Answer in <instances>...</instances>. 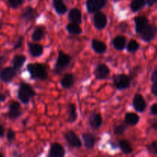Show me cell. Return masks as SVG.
<instances>
[{
  "label": "cell",
  "mask_w": 157,
  "mask_h": 157,
  "mask_svg": "<svg viewBox=\"0 0 157 157\" xmlns=\"http://www.w3.org/2000/svg\"><path fill=\"white\" fill-rule=\"evenodd\" d=\"M65 150L64 148L58 143H54L51 145L48 157H64Z\"/></svg>",
  "instance_id": "obj_15"
},
{
  "label": "cell",
  "mask_w": 157,
  "mask_h": 157,
  "mask_svg": "<svg viewBox=\"0 0 157 157\" xmlns=\"http://www.w3.org/2000/svg\"><path fill=\"white\" fill-rule=\"evenodd\" d=\"M127 29H128V24L125 21H123L119 24V30L121 32H122L123 33H125L127 32Z\"/></svg>",
  "instance_id": "obj_37"
},
{
  "label": "cell",
  "mask_w": 157,
  "mask_h": 157,
  "mask_svg": "<svg viewBox=\"0 0 157 157\" xmlns=\"http://www.w3.org/2000/svg\"><path fill=\"white\" fill-rule=\"evenodd\" d=\"M64 138H65L67 144L72 147H75V148H80L82 146V142L80 140L79 136L75 133V131L73 130H69L64 135Z\"/></svg>",
  "instance_id": "obj_12"
},
{
  "label": "cell",
  "mask_w": 157,
  "mask_h": 157,
  "mask_svg": "<svg viewBox=\"0 0 157 157\" xmlns=\"http://www.w3.org/2000/svg\"><path fill=\"white\" fill-rule=\"evenodd\" d=\"M151 92L152 94H153V95H154V97H157V83H154V84H153V85H152V88H151Z\"/></svg>",
  "instance_id": "obj_40"
},
{
  "label": "cell",
  "mask_w": 157,
  "mask_h": 157,
  "mask_svg": "<svg viewBox=\"0 0 157 157\" xmlns=\"http://www.w3.org/2000/svg\"><path fill=\"white\" fill-rule=\"evenodd\" d=\"M22 114L21 110V104L18 101H12L9 107V111L7 115L10 120H16Z\"/></svg>",
  "instance_id": "obj_9"
},
{
  "label": "cell",
  "mask_w": 157,
  "mask_h": 157,
  "mask_svg": "<svg viewBox=\"0 0 157 157\" xmlns=\"http://www.w3.org/2000/svg\"><path fill=\"white\" fill-rule=\"evenodd\" d=\"M156 110H157V104L156 103H154V104L151 106V107H150V113H151L152 115H153V116H156L157 115Z\"/></svg>",
  "instance_id": "obj_38"
},
{
  "label": "cell",
  "mask_w": 157,
  "mask_h": 157,
  "mask_svg": "<svg viewBox=\"0 0 157 157\" xmlns=\"http://www.w3.org/2000/svg\"><path fill=\"white\" fill-rule=\"evenodd\" d=\"M141 39L144 41V42L150 43L152 41L156 38V28L154 25L152 24H147L146 27L144 28L140 32Z\"/></svg>",
  "instance_id": "obj_5"
},
{
  "label": "cell",
  "mask_w": 157,
  "mask_h": 157,
  "mask_svg": "<svg viewBox=\"0 0 157 157\" xmlns=\"http://www.w3.org/2000/svg\"><path fill=\"white\" fill-rule=\"evenodd\" d=\"M103 124V118L101 113H94L89 117V124L94 130H98Z\"/></svg>",
  "instance_id": "obj_16"
},
{
  "label": "cell",
  "mask_w": 157,
  "mask_h": 157,
  "mask_svg": "<svg viewBox=\"0 0 157 157\" xmlns=\"http://www.w3.org/2000/svg\"><path fill=\"white\" fill-rule=\"evenodd\" d=\"M0 157H4V156H3V155L2 154V153H0Z\"/></svg>",
  "instance_id": "obj_46"
},
{
  "label": "cell",
  "mask_w": 157,
  "mask_h": 157,
  "mask_svg": "<svg viewBox=\"0 0 157 157\" xmlns=\"http://www.w3.org/2000/svg\"><path fill=\"white\" fill-rule=\"evenodd\" d=\"M66 30L71 35H79L82 33V29L77 23L70 22L66 25Z\"/></svg>",
  "instance_id": "obj_28"
},
{
  "label": "cell",
  "mask_w": 157,
  "mask_h": 157,
  "mask_svg": "<svg viewBox=\"0 0 157 157\" xmlns=\"http://www.w3.org/2000/svg\"><path fill=\"white\" fill-rule=\"evenodd\" d=\"M157 2V0H147L146 1V2L147 3V5H148L149 6H153V5L156 4Z\"/></svg>",
  "instance_id": "obj_42"
},
{
  "label": "cell",
  "mask_w": 157,
  "mask_h": 157,
  "mask_svg": "<svg viewBox=\"0 0 157 157\" xmlns=\"http://www.w3.org/2000/svg\"><path fill=\"white\" fill-rule=\"evenodd\" d=\"M6 61V57L5 56H0V66L2 65L3 63Z\"/></svg>",
  "instance_id": "obj_44"
},
{
  "label": "cell",
  "mask_w": 157,
  "mask_h": 157,
  "mask_svg": "<svg viewBox=\"0 0 157 157\" xmlns=\"http://www.w3.org/2000/svg\"><path fill=\"white\" fill-rule=\"evenodd\" d=\"M118 146H119L120 149L126 154H129L133 152V148L127 140H121L118 142Z\"/></svg>",
  "instance_id": "obj_30"
},
{
  "label": "cell",
  "mask_w": 157,
  "mask_h": 157,
  "mask_svg": "<svg viewBox=\"0 0 157 157\" xmlns=\"http://www.w3.org/2000/svg\"><path fill=\"white\" fill-rule=\"evenodd\" d=\"M127 127L128 126L125 124L124 122L121 123L118 125H116L113 127V133L116 135H121L124 133H125L126 130H127Z\"/></svg>",
  "instance_id": "obj_32"
},
{
  "label": "cell",
  "mask_w": 157,
  "mask_h": 157,
  "mask_svg": "<svg viewBox=\"0 0 157 157\" xmlns=\"http://www.w3.org/2000/svg\"><path fill=\"white\" fill-rule=\"evenodd\" d=\"M125 48L129 53H135L140 49V44L135 39H130Z\"/></svg>",
  "instance_id": "obj_31"
},
{
  "label": "cell",
  "mask_w": 157,
  "mask_h": 157,
  "mask_svg": "<svg viewBox=\"0 0 157 157\" xmlns=\"http://www.w3.org/2000/svg\"><path fill=\"white\" fill-rule=\"evenodd\" d=\"M148 150L150 151V153H153V154L156 155L157 153V149H156V142L154 141L153 143H152L150 145L148 146Z\"/></svg>",
  "instance_id": "obj_36"
},
{
  "label": "cell",
  "mask_w": 157,
  "mask_h": 157,
  "mask_svg": "<svg viewBox=\"0 0 157 157\" xmlns=\"http://www.w3.org/2000/svg\"><path fill=\"white\" fill-rule=\"evenodd\" d=\"M133 106L135 110L139 113H144L145 111L147 104L142 94L137 93L134 95L133 99Z\"/></svg>",
  "instance_id": "obj_10"
},
{
  "label": "cell",
  "mask_w": 157,
  "mask_h": 157,
  "mask_svg": "<svg viewBox=\"0 0 157 157\" xmlns=\"http://www.w3.org/2000/svg\"><path fill=\"white\" fill-rule=\"evenodd\" d=\"M75 82V78L72 74H66L60 80V84L64 89H69L73 87Z\"/></svg>",
  "instance_id": "obj_21"
},
{
  "label": "cell",
  "mask_w": 157,
  "mask_h": 157,
  "mask_svg": "<svg viewBox=\"0 0 157 157\" xmlns=\"http://www.w3.org/2000/svg\"><path fill=\"white\" fill-rule=\"evenodd\" d=\"M28 48L29 54L33 58H38L44 52V47L36 42H28Z\"/></svg>",
  "instance_id": "obj_14"
},
{
  "label": "cell",
  "mask_w": 157,
  "mask_h": 157,
  "mask_svg": "<svg viewBox=\"0 0 157 157\" xmlns=\"http://www.w3.org/2000/svg\"><path fill=\"white\" fill-rule=\"evenodd\" d=\"M17 75V71L12 67H4L0 71V80L2 82L9 83L11 82Z\"/></svg>",
  "instance_id": "obj_11"
},
{
  "label": "cell",
  "mask_w": 157,
  "mask_h": 157,
  "mask_svg": "<svg viewBox=\"0 0 157 157\" xmlns=\"http://www.w3.org/2000/svg\"><path fill=\"white\" fill-rule=\"evenodd\" d=\"M30 78L33 80L45 81L48 78V72L45 64L41 63H30L26 67Z\"/></svg>",
  "instance_id": "obj_1"
},
{
  "label": "cell",
  "mask_w": 157,
  "mask_h": 157,
  "mask_svg": "<svg viewBox=\"0 0 157 157\" xmlns=\"http://www.w3.org/2000/svg\"><path fill=\"white\" fill-rule=\"evenodd\" d=\"M151 81L153 84H154V83H157V70H156V68H155L154 70H153V73H152Z\"/></svg>",
  "instance_id": "obj_39"
},
{
  "label": "cell",
  "mask_w": 157,
  "mask_h": 157,
  "mask_svg": "<svg viewBox=\"0 0 157 157\" xmlns=\"http://www.w3.org/2000/svg\"><path fill=\"white\" fill-rule=\"evenodd\" d=\"M6 100V96L4 94H0V102H4Z\"/></svg>",
  "instance_id": "obj_43"
},
{
  "label": "cell",
  "mask_w": 157,
  "mask_h": 157,
  "mask_svg": "<svg viewBox=\"0 0 157 157\" xmlns=\"http://www.w3.org/2000/svg\"><path fill=\"white\" fill-rule=\"evenodd\" d=\"M23 41H24V37L23 36H19L18 38V39L16 40V41L15 42L13 45V49L15 50V49H18L22 46Z\"/></svg>",
  "instance_id": "obj_35"
},
{
  "label": "cell",
  "mask_w": 157,
  "mask_h": 157,
  "mask_svg": "<svg viewBox=\"0 0 157 157\" xmlns=\"http://www.w3.org/2000/svg\"><path fill=\"white\" fill-rule=\"evenodd\" d=\"M82 139L84 140V147L87 149H93L97 141L94 134L90 133H84L82 134Z\"/></svg>",
  "instance_id": "obj_23"
},
{
  "label": "cell",
  "mask_w": 157,
  "mask_h": 157,
  "mask_svg": "<svg viewBox=\"0 0 157 157\" xmlns=\"http://www.w3.org/2000/svg\"><path fill=\"white\" fill-rule=\"evenodd\" d=\"M15 139V132L12 129H9L7 131V140L9 143H12Z\"/></svg>",
  "instance_id": "obj_34"
},
{
  "label": "cell",
  "mask_w": 157,
  "mask_h": 157,
  "mask_svg": "<svg viewBox=\"0 0 157 157\" xmlns=\"http://www.w3.org/2000/svg\"><path fill=\"white\" fill-rule=\"evenodd\" d=\"M94 26L98 30L101 31L107 25V16L103 12L98 11L94 13L93 16Z\"/></svg>",
  "instance_id": "obj_6"
},
{
  "label": "cell",
  "mask_w": 157,
  "mask_h": 157,
  "mask_svg": "<svg viewBox=\"0 0 157 157\" xmlns=\"http://www.w3.org/2000/svg\"><path fill=\"white\" fill-rule=\"evenodd\" d=\"M68 20L70 22L81 25L82 23V13L81 10L77 8L71 9L68 13Z\"/></svg>",
  "instance_id": "obj_19"
},
{
  "label": "cell",
  "mask_w": 157,
  "mask_h": 157,
  "mask_svg": "<svg viewBox=\"0 0 157 157\" xmlns=\"http://www.w3.org/2000/svg\"><path fill=\"white\" fill-rule=\"evenodd\" d=\"M46 35V29L43 25H38L35 28L32 34V39L34 42L40 41L44 38Z\"/></svg>",
  "instance_id": "obj_20"
},
{
  "label": "cell",
  "mask_w": 157,
  "mask_h": 157,
  "mask_svg": "<svg viewBox=\"0 0 157 157\" xmlns=\"http://www.w3.org/2000/svg\"><path fill=\"white\" fill-rule=\"evenodd\" d=\"M151 128L154 129L155 130H157V122H156V120H154V121H153V125H151Z\"/></svg>",
  "instance_id": "obj_45"
},
{
  "label": "cell",
  "mask_w": 157,
  "mask_h": 157,
  "mask_svg": "<svg viewBox=\"0 0 157 157\" xmlns=\"http://www.w3.org/2000/svg\"><path fill=\"white\" fill-rule=\"evenodd\" d=\"M35 90L33 87L29 84L25 82H21L19 84L18 91H17V96L18 100L22 103L23 104H29L32 98L35 96Z\"/></svg>",
  "instance_id": "obj_2"
},
{
  "label": "cell",
  "mask_w": 157,
  "mask_h": 157,
  "mask_svg": "<svg viewBox=\"0 0 157 157\" xmlns=\"http://www.w3.org/2000/svg\"><path fill=\"white\" fill-rule=\"evenodd\" d=\"M26 57L24 55H14L13 58L12 60V67L15 71H19L22 67L24 64L25 63Z\"/></svg>",
  "instance_id": "obj_22"
},
{
  "label": "cell",
  "mask_w": 157,
  "mask_h": 157,
  "mask_svg": "<svg viewBox=\"0 0 157 157\" xmlns=\"http://www.w3.org/2000/svg\"><path fill=\"white\" fill-rule=\"evenodd\" d=\"M146 4H147L146 0H132L130 3V10L132 12L136 13L144 9Z\"/></svg>",
  "instance_id": "obj_29"
},
{
  "label": "cell",
  "mask_w": 157,
  "mask_h": 157,
  "mask_svg": "<svg viewBox=\"0 0 157 157\" xmlns=\"http://www.w3.org/2000/svg\"><path fill=\"white\" fill-rule=\"evenodd\" d=\"M72 58L67 54L64 53L62 51H59L58 54V58H57L56 63H55V71L58 73H60L62 70H64L65 67L70 64L71 62Z\"/></svg>",
  "instance_id": "obj_4"
},
{
  "label": "cell",
  "mask_w": 157,
  "mask_h": 157,
  "mask_svg": "<svg viewBox=\"0 0 157 157\" xmlns=\"http://www.w3.org/2000/svg\"><path fill=\"white\" fill-rule=\"evenodd\" d=\"M135 22V31L137 34H140L143 29L146 27L149 23V19L145 15H139L134 18Z\"/></svg>",
  "instance_id": "obj_17"
},
{
  "label": "cell",
  "mask_w": 157,
  "mask_h": 157,
  "mask_svg": "<svg viewBox=\"0 0 157 157\" xmlns=\"http://www.w3.org/2000/svg\"><path fill=\"white\" fill-rule=\"evenodd\" d=\"M110 69L105 64H98L94 69V76L97 80H105L110 76Z\"/></svg>",
  "instance_id": "obj_8"
},
{
  "label": "cell",
  "mask_w": 157,
  "mask_h": 157,
  "mask_svg": "<svg viewBox=\"0 0 157 157\" xmlns=\"http://www.w3.org/2000/svg\"><path fill=\"white\" fill-rule=\"evenodd\" d=\"M113 83L117 90H127L131 85V78L125 74H119L113 77Z\"/></svg>",
  "instance_id": "obj_3"
},
{
  "label": "cell",
  "mask_w": 157,
  "mask_h": 157,
  "mask_svg": "<svg viewBox=\"0 0 157 157\" xmlns=\"http://www.w3.org/2000/svg\"><path fill=\"white\" fill-rule=\"evenodd\" d=\"M112 44L116 50L123 51L127 45V39L124 35H117L113 39Z\"/></svg>",
  "instance_id": "obj_25"
},
{
  "label": "cell",
  "mask_w": 157,
  "mask_h": 157,
  "mask_svg": "<svg viewBox=\"0 0 157 157\" xmlns=\"http://www.w3.org/2000/svg\"><path fill=\"white\" fill-rule=\"evenodd\" d=\"M140 121V117L139 115L133 113V112H129L125 114L124 122L127 126H133H133H136V124H139Z\"/></svg>",
  "instance_id": "obj_24"
},
{
  "label": "cell",
  "mask_w": 157,
  "mask_h": 157,
  "mask_svg": "<svg viewBox=\"0 0 157 157\" xmlns=\"http://www.w3.org/2000/svg\"><path fill=\"white\" fill-rule=\"evenodd\" d=\"M8 2L12 9H15L22 5L23 0H8Z\"/></svg>",
  "instance_id": "obj_33"
},
{
  "label": "cell",
  "mask_w": 157,
  "mask_h": 157,
  "mask_svg": "<svg viewBox=\"0 0 157 157\" xmlns=\"http://www.w3.org/2000/svg\"><path fill=\"white\" fill-rule=\"evenodd\" d=\"M38 14L36 12V10L32 7H30V6L25 8L21 14V20L25 21V22L34 21V20H35L38 18Z\"/></svg>",
  "instance_id": "obj_13"
},
{
  "label": "cell",
  "mask_w": 157,
  "mask_h": 157,
  "mask_svg": "<svg viewBox=\"0 0 157 157\" xmlns=\"http://www.w3.org/2000/svg\"><path fill=\"white\" fill-rule=\"evenodd\" d=\"M91 48L94 52L99 55H103L107 52V44L99 39H93L91 41Z\"/></svg>",
  "instance_id": "obj_18"
},
{
  "label": "cell",
  "mask_w": 157,
  "mask_h": 157,
  "mask_svg": "<svg viewBox=\"0 0 157 157\" xmlns=\"http://www.w3.org/2000/svg\"><path fill=\"white\" fill-rule=\"evenodd\" d=\"M67 113H68V117L67 121L69 123H75L76 120L78 119V114H77V108L76 105L75 104L70 103L67 106Z\"/></svg>",
  "instance_id": "obj_27"
},
{
  "label": "cell",
  "mask_w": 157,
  "mask_h": 157,
  "mask_svg": "<svg viewBox=\"0 0 157 157\" xmlns=\"http://www.w3.org/2000/svg\"><path fill=\"white\" fill-rule=\"evenodd\" d=\"M5 132H6V129L2 124H0V137H2L4 136Z\"/></svg>",
  "instance_id": "obj_41"
},
{
  "label": "cell",
  "mask_w": 157,
  "mask_h": 157,
  "mask_svg": "<svg viewBox=\"0 0 157 157\" xmlns=\"http://www.w3.org/2000/svg\"><path fill=\"white\" fill-rule=\"evenodd\" d=\"M53 8L56 13L59 15H63L67 12V7L64 2V0H52Z\"/></svg>",
  "instance_id": "obj_26"
},
{
  "label": "cell",
  "mask_w": 157,
  "mask_h": 157,
  "mask_svg": "<svg viewBox=\"0 0 157 157\" xmlns=\"http://www.w3.org/2000/svg\"><path fill=\"white\" fill-rule=\"evenodd\" d=\"M107 0H87L86 9L88 13L92 14L98 12L106 6Z\"/></svg>",
  "instance_id": "obj_7"
}]
</instances>
